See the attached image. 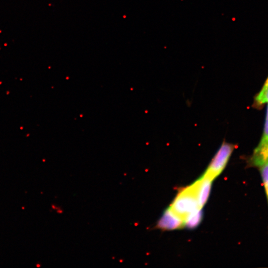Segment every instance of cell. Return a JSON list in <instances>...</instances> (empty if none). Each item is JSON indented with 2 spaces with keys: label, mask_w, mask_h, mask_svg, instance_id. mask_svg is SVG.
<instances>
[{
  "label": "cell",
  "mask_w": 268,
  "mask_h": 268,
  "mask_svg": "<svg viewBox=\"0 0 268 268\" xmlns=\"http://www.w3.org/2000/svg\"><path fill=\"white\" fill-rule=\"evenodd\" d=\"M169 207L184 221L188 214L200 208L192 185L179 191Z\"/></svg>",
  "instance_id": "cell-1"
},
{
  "label": "cell",
  "mask_w": 268,
  "mask_h": 268,
  "mask_svg": "<svg viewBox=\"0 0 268 268\" xmlns=\"http://www.w3.org/2000/svg\"><path fill=\"white\" fill-rule=\"evenodd\" d=\"M236 146L223 140L203 174L212 180L218 176L225 168Z\"/></svg>",
  "instance_id": "cell-2"
},
{
  "label": "cell",
  "mask_w": 268,
  "mask_h": 268,
  "mask_svg": "<svg viewBox=\"0 0 268 268\" xmlns=\"http://www.w3.org/2000/svg\"><path fill=\"white\" fill-rule=\"evenodd\" d=\"M261 138L252 154L247 159V165L251 167L255 163L268 157V104Z\"/></svg>",
  "instance_id": "cell-3"
},
{
  "label": "cell",
  "mask_w": 268,
  "mask_h": 268,
  "mask_svg": "<svg viewBox=\"0 0 268 268\" xmlns=\"http://www.w3.org/2000/svg\"><path fill=\"white\" fill-rule=\"evenodd\" d=\"M184 227V220L169 207L163 213L155 228L163 230H173Z\"/></svg>",
  "instance_id": "cell-4"
},
{
  "label": "cell",
  "mask_w": 268,
  "mask_h": 268,
  "mask_svg": "<svg viewBox=\"0 0 268 268\" xmlns=\"http://www.w3.org/2000/svg\"><path fill=\"white\" fill-rule=\"evenodd\" d=\"M212 181L208 177L203 174L201 178L191 184L194 189L200 208H202L209 198Z\"/></svg>",
  "instance_id": "cell-5"
},
{
  "label": "cell",
  "mask_w": 268,
  "mask_h": 268,
  "mask_svg": "<svg viewBox=\"0 0 268 268\" xmlns=\"http://www.w3.org/2000/svg\"><path fill=\"white\" fill-rule=\"evenodd\" d=\"M252 167L257 168L260 172L268 204V157L255 163Z\"/></svg>",
  "instance_id": "cell-6"
},
{
  "label": "cell",
  "mask_w": 268,
  "mask_h": 268,
  "mask_svg": "<svg viewBox=\"0 0 268 268\" xmlns=\"http://www.w3.org/2000/svg\"><path fill=\"white\" fill-rule=\"evenodd\" d=\"M202 208H199L188 214L184 219V227L188 229L196 228L202 219Z\"/></svg>",
  "instance_id": "cell-7"
},
{
  "label": "cell",
  "mask_w": 268,
  "mask_h": 268,
  "mask_svg": "<svg viewBox=\"0 0 268 268\" xmlns=\"http://www.w3.org/2000/svg\"><path fill=\"white\" fill-rule=\"evenodd\" d=\"M268 104V76L259 92L255 95L254 105L257 108Z\"/></svg>",
  "instance_id": "cell-8"
}]
</instances>
